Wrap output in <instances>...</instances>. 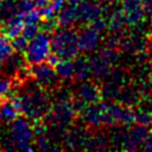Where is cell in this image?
<instances>
[{"instance_id": "6da1fadb", "label": "cell", "mask_w": 152, "mask_h": 152, "mask_svg": "<svg viewBox=\"0 0 152 152\" xmlns=\"http://www.w3.org/2000/svg\"><path fill=\"white\" fill-rule=\"evenodd\" d=\"M12 101L25 118L34 122L40 121L50 109V102L45 89L36 82L33 87H30L24 93L13 96Z\"/></svg>"}, {"instance_id": "7a4b0ae2", "label": "cell", "mask_w": 152, "mask_h": 152, "mask_svg": "<svg viewBox=\"0 0 152 152\" xmlns=\"http://www.w3.org/2000/svg\"><path fill=\"white\" fill-rule=\"evenodd\" d=\"M34 140V128L27 118H17L10 122V135L7 138V150L32 151Z\"/></svg>"}, {"instance_id": "3957f363", "label": "cell", "mask_w": 152, "mask_h": 152, "mask_svg": "<svg viewBox=\"0 0 152 152\" xmlns=\"http://www.w3.org/2000/svg\"><path fill=\"white\" fill-rule=\"evenodd\" d=\"M51 52L59 59H74L80 52L77 32L71 27L56 30L51 36Z\"/></svg>"}, {"instance_id": "277c9868", "label": "cell", "mask_w": 152, "mask_h": 152, "mask_svg": "<svg viewBox=\"0 0 152 152\" xmlns=\"http://www.w3.org/2000/svg\"><path fill=\"white\" fill-rule=\"evenodd\" d=\"M107 28V21L101 18L96 19L90 24H86L77 32V42L80 51L93 52L95 51L101 42V36Z\"/></svg>"}, {"instance_id": "5b68a950", "label": "cell", "mask_w": 152, "mask_h": 152, "mask_svg": "<svg viewBox=\"0 0 152 152\" xmlns=\"http://www.w3.org/2000/svg\"><path fill=\"white\" fill-rule=\"evenodd\" d=\"M119 59L120 57L116 49L107 46L100 49L89 57L91 75H94V77L96 78L103 80L114 68V65L119 62Z\"/></svg>"}, {"instance_id": "8992f818", "label": "cell", "mask_w": 152, "mask_h": 152, "mask_svg": "<svg viewBox=\"0 0 152 152\" xmlns=\"http://www.w3.org/2000/svg\"><path fill=\"white\" fill-rule=\"evenodd\" d=\"M51 52V37L48 31H39L28 40L25 50V59L28 64H38L46 61Z\"/></svg>"}, {"instance_id": "52a82bcc", "label": "cell", "mask_w": 152, "mask_h": 152, "mask_svg": "<svg viewBox=\"0 0 152 152\" xmlns=\"http://www.w3.org/2000/svg\"><path fill=\"white\" fill-rule=\"evenodd\" d=\"M31 66L32 68H31V70H28V74L33 77L34 82L38 86H40L45 90L52 89V88H55L57 86L59 77H58V75L56 72L55 66L50 65L46 62L33 64Z\"/></svg>"}, {"instance_id": "ba28073f", "label": "cell", "mask_w": 152, "mask_h": 152, "mask_svg": "<svg viewBox=\"0 0 152 152\" xmlns=\"http://www.w3.org/2000/svg\"><path fill=\"white\" fill-rule=\"evenodd\" d=\"M106 101L102 102H93L83 106L80 110L81 119L83 122L90 127H100L104 125V116H106Z\"/></svg>"}, {"instance_id": "9c48e42d", "label": "cell", "mask_w": 152, "mask_h": 152, "mask_svg": "<svg viewBox=\"0 0 152 152\" xmlns=\"http://www.w3.org/2000/svg\"><path fill=\"white\" fill-rule=\"evenodd\" d=\"M103 13V7L100 4V0H81L76 6V17L77 21L82 24H90L96 19L101 18Z\"/></svg>"}, {"instance_id": "30bf717a", "label": "cell", "mask_w": 152, "mask_h": 152, "mask_svg": "<svg viewBox=\"0 0 152 152\" xmlns=\"http://www.w3.org/2000/svg\"><path fill=\"white\" fill-rule=\"evenodd\" d=\"M121 12L124 13L126 24L132 27L140 25L146 17L141 0H121Z\"/></svg>"}, {"instance_id": "8fae6325", "label": "cell", "mask_w": 152, "mask_h": 152, "mask_svg": "<svg viewBox=\"0 0 152 152\" xmlns=\"http://www.w3.org/2000/svg\"><path fill=\"white\" fill-rule=\"evenodd\" d=\"M146 48H147L146 37L140 31H137L132 33H126L118 49L129 55H139L144 52Z\"/></svg>"}, {"instance_id": "7c38bea8", "label": "cell", "mask_w": 152, "mask_h": 152, "mask_svg": "<svg viewBox=\"0 0 152 152\" xmlns=\"http://www.w3.org/2000/svg\"><path fill=\"white\" fill-rule=\"evenodd\" d=\"M100 99H101L100 87L88 80L81 81V84L75 90V100L82 104L97 102Z\"/></svg>"}, {"instance_id": "4fadbf2b", "label": "cell", "mask_w": 152, "mask_h": 152, "mask_svg": "<svg viewBox=\"0 0 152 152\" xmlns=\"http://www.w3.org/2000/svg\"><path fill=\"white\" fill-rule=\"evenodd\" d=\"M147 135H148L147 126H144L140 124L131 126L127 129V137H126L122 148L128 150V151H135V150L140 148L142 141L145 140V138Z\"/></svg>"}, {"instance_id": "5bb4252c", "label": "cell", "mask_w": 152, "mask_h": 152, "mask_svg": "<svg viewBox=\"0 0 152 152\" xmlns=\"http://www.w3.org/2000/svg\"><path fill=\"white\" fill-rule=\"evenodd\" d=\"M89 137L90 134H88V131L86 128L75 126L66 129L64 141L69 148H86Z\"/></svg>"}, {"instance_id": "9a60e30c", "label": "cell", "mask_w": 152, "mask_h": 152, "mask_svg": "<svg viewBox=\"0 0 152 152\" xmlns=\"http://www.w3.org/2000/svg\"><path fill=\"white\" fill-rule=\"evenodd\" d=\"M2 25H4V34H6L10 39H13L17 36L21 34L25 23L23 20L21 13L20 12H17L13 17H11Z\"/></svg>"}, {"instance_id": "2e32d148", "label": "cell", "mask_w": 152, "mask_h": 152, "mask_svg": "<svg viewBox=\"0 0 152 152\" xmlns=\"http://www.w3.org/2000/svg\"><path fill=\"white\" fill-rule=\"evenodd\" d=\"M77 21L76 17V6L65 4L63 8H61L57 12L56 17V24L62 27H71Z\"/></svg>"}, {"instance_id": "e0dca14e", "label": "cell", "mask_w": 152, "mask_h": 152, "mask_svg": "<svg viewBox=\"0 0 152 152\" xmlns=\"http://www.w3.org/2000/svg\"><path fill=\"white\" fill-rule=\"evenodd\" d=\"M139 95H140V91L138 89H135L132 86L126 84L120 89L115 101H118L119 103L132 107L134 103H137L139 101Z\"/></svg>"}, {"instance_id": "ac0fdd59", "label": "cell", "mask_w": 152, "mask_h": 152, "mask_svg": "<svg viewBox=\"0 0 152 152\" xmlns=\"http://www.w3.org/2000/svg\"><path fill=\"white\" fill-rule=\"evenodd\" d=\"M75 66V77L77 81H86L91 76V68L89 63V58L86 57H75L74 58Z\"/></svg>"}, {"instance_id": "d6986e66", "label": "cell", "mask_w": 152, "mask_h": 152, "mask_svg": "<svg viewBox=\"0 0 152 152\" xmlns=\"http://www.w3.org/2000/svg\"><path fill=\"white\" fill-rule=\"evenodd\" d=\"M19 114H20V112L17 108V106L14 104V102L12 101V99L4 100L0 102V121L10 124L14 119H17L19 116Z\"/></svg>"}, {"instance_id": "ffe728a7", "label": "cell", "mask_w": 152, "mask_h": 152, "mask_svg": "<svg viewBox=\"0 0 152 152\" xmlns=\"http://www.w3.org/2000/svg\"><path fill=\"white\" fill-rule=\"evenodd\" d=\"M55 69L61 80H71L75 77V66L72 59H61Z\"/></svg>"}, {"instance_id": "44dd1931", "label": "cell", "mask_w": 152, "mask_h": 152, "mask_svg": "<svg viewBox=\"0 0 152 152\" xmlns=\"http://www.w3.org/2000/svg\"><path fill=\"white\" fill-rule=\"evenodd\" d=\"M18 12V0H0V24L7 21Z\"/></svg>"}, {"instance_id": "7402d4cb", "label": "cell", "mask_w": 152, "mask_h": 152, "mask_svg": "<svg viewBox=\"0 0 152 152\" xmlns=\"http://www.w3.org/2000/svg\"><path fill=\"white\" fill-rule=\"evenodd\" d=\"M126 20L124 13L120 11H114L110 13L109 19L107 21V27L109 31H124L126 26Z\"/></svg>"}, {"instance_id": "603a6c76", "label": "cell", "mask_w": 152, "mask_h": 152, "mask_svg": "<svg viewBox=\"0 0 152 152\" xmlns=\"http://www.w3.org/2000/svg\"><path fill=\"white\" fill-rule=\"evenodd\" d=\"M12 40L6 34H0V66L14 53Z\"/></svg>"}, {"instance_id": "cb8c5ba5", "label": "cell", "mask_w": 152, "mask_h": 152, "mask_svg": "<svg viewBox=\"0 0 152 152\" xmlns=\"http://www.w3.org/2000/svg\"><path fill=\"white\" fill-rule=\"evenodd\" d=\"M151 119H152V113L141 108V107L138 110L134 112V121L137 124H140V125H144V126H150L151 125Z\"/></svg>"}, {"instance_id": "d4e9b609", "label": "cell", "mask_w": 152, "mask_h": 152, "mask_svg": "<svg viewBox=\"0 0 152 152\" xmlns=\"http://www.w3.org/2000/svg\"><path fill=\"white\" fill-rule=\"evenodd\" d=\"M21 15H23V20H24L25 24H38L42 20V15H40L39 8H37V7L31 10V11H28V12L21 13Z\"/></svg>"}, {"instance_id": "484cf974", "label": "cell", "mask_w": 152, "mask_h": 152, "mask_svg": "<svg viewBox=\"0 0 152 152\" xmlns=\"http://www.w3.org/2000/svg\"><path fill=\"white\" fill-rule=\"evenodd\" d=\"M11 40H12V45H13L15 52H20V53L25 52V50L27 48V44H28L27 38H25L23 34H19V36H17L15 38H13Z\"/></svg>"}, {"instance_id": "4316f807", "label": "cell", "mask_w": 152, "mask_h": 152, "mask_svg": "<svg viewBox=\"0 0 152 152\" xmlns=\"http://www.w3.org/2000/svg\"><path fill=\"white\" fill-rule=\"evenodd\" d=\"M38 32H39V25H38V24H25L21 34H23L25 38H27V39L30 40V39L33 38Z\"/></svg>"}, {"instance_id": "83f0119b", "label": "cell", "mask_w": 152, "mask_h": 152, "mask_svg": "<svg viewBox=\"0 0 152 152\" xmlns=\"http://www.w3.org/2000/svg\"><path fill=\"white\" fill-rule=\"evenodd\" d=\"M12 88V81L10 80V77H5V76H0V99L5 97Z\"/></svg>"}, {"instance_id": "f1b7e54d", "label": "cell", "mask_w": 152, "mask_h": 152, "mask_svg": "<svg viewBox=\"0 0 152 152\" xmlns=\"http://www.w3.org/2000/svg\"><path fill=\"white\" fill-rule=\"evenodd\" d=\"M36 8V4L33 0H18V12L25 13Z\"/></svg>"}, {"instance_id": "f546056e", "label": "cell", "mask_w": 152, "mask_h": 152, "mask_svg": "<svg viewBox=\"0 0 152 152\" xmlns=\"http://www.w3.org/2000/svg\"><path fill=\"white\" fill-rule=\"evenodd\" d=\"M140 148H142V150H145V151H152V134L148 133V135H147V137L145 138V140L142 141Z\"/></svg>"}, {"instance_id": "4dcf8cb0", "label": "cell", "mask_w": 152, "mask_h": 152, "mask_svg": "<svg viewBox=\"0 0 152 152\" xmlns=\"http://www.w3.org/2000/svg\"><path fill=\"white\" fill-rule=\"evenodd\" d=\"M50 4L53 7V10L56 12H58L61 8L64 7V5L66 4V0H50Z\"/></svg>"}, {"instance_id": "1f68e13d", "label": "cell", "mask_w": 152, "mask_h": 152, "mask_svg": "<svg viewBox=\"0 0 152 152\" xmlns=\"http://www.w3.org/2000/svg\"><path fill=\"white\" fill-rule=\"evenodd\" d=\"M59 61H61V59H59V58H58L53 52H50V55L48 56V58H46V61H45V62H46V63H49V64H50V65H52V66H56V65H57V63H58Z\"/></svg>"}, {"instance_id": "d6a6232c", "label": "cell", "mask_w": 152, "mask_h": 152, "mask_svg": "<svg viewBox=\"0 0 152 152\" xmlns=\"http://www.w3.org/2000/svg\"><path fill=\"white\" fill-rule=\"evenodd\" d=\"M34 4H36V7L37 8H42L44 6H46L48 4H50V0H33Z\"/></svg>"}, {"instance_id": "836d02e7", "label": "cell", "mask_w": 152, "mask_h": 152, "mask_svg": "<svg viewBox=\"0 0 152 152\" xmlns=\"http://www.w3.org/2000/svg\"><path fill=\"white\" fill-rule=\"evenodd\" d=\"M80 2H81V0H66V4H70V5H75V6H77Z\"/></svg>"}, {"instance_id": "e575fe53", "label": "cell", "mask_w": 152, "mask_h": 152, "mask_svg": "<svg viewBox=\"0 0 152 152\" xmlns=\"http://www.w3.org/2000/svg\"><path fill=\"white\" fill-rule=\"evenodd\" d=\"M102 2H106V4H109V5H112V4H115V2H119V1H121V0H101Z\"/></svg>"}, {"instance_id": "d590c367", "label": "cell", "mask_w": 152, "mask_h": 152, "mask_svg": "<svg viewBox=\"0 0 152 152\" xmlns=\"http://www.w3.org/2000/svg\"><path fill=\"white\" fill-rule=\"evenodd\" d=\"M141 1H142L144 6H145V5H150V4H152V0H141Z\"/></svg>"}, {"instance_id": "8d00e7d4", "label": "cell", "mask_w": 152, "mask_h": 152, "mask_svg": "<svg viewBox=\"0 0 152 152\" xmlns=\"http://www.w3.org/2000/svg\"><path fill=\"white\" fill-rule=\"evenodd\" d=\"M151 126H152V119H151Z\"/></svg>"}]
</instances>
